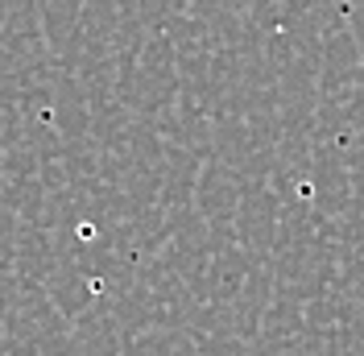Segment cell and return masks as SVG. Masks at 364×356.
I'll return each instance as SVG.
<instances>
[]
</instances>
